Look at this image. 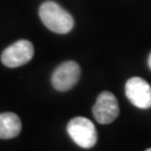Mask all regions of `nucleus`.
I'll return each mask as SVG.
<instances>
[{
    "mask_svg": "<svg viewBox=\"0 0 151 151\" xmlns=\"http://www.w3.org/2000/svg\"><path fill=\"white\" fill-rule=\"evenodd\" d=\"M39 17L44 25L56 34H67L74 27L72 15L54 1H45L40 5Z\"/></svg>",
    "mask_w": 151,
    "mask_h": 151,
    "instance_id": "f257e3e1",
    "label": "nucleus"
},
{
    "mask_svg": "<svg viewBox=\"0 0 151 151\" xmlns=\"http://www.w3.org/2000/svg\"><path fill=\"white\" fill-rule=\"evenodd\" d=\"M67 133L77 146L90 149L96 145L97 132L91 120L84 116H76L67 124Z\"/></svg>",
    "mask_w": 151,
    "mask_h": 151,
    "instance_id": "f03ea898",
    "label": "nucleus"
},
{
    "mask_svg": "<svg viewBox=\"0 0 151 151\" xmlns=\"http://www.w3.org/2000/svg\"><path fill=\"white\" fill-rule=\"evenodd\" d=\"M34 54H35V49L32 44L29 40L20 39L2 52L1 62L7 67L15 68L30 62L34 57Z\"/></svg>",
    "mask_w": 151,
    "mask_h": 151,
    "instance_id": "7ed1b4c3",
    "label": "nucleus"
},
{
    "mask_svg": "<svg viewBox=\"0 0 151 151\" xmlns=\"http://www.w3.org/2000/svg\"><path fill=\"white\" fill-rule=\"evenodd\" d=\"M81 77V67L74 60L62 63L52 75V84L55 90L66 92L78 82Z\"/></svg>",
    "mask_w": 151,
    "mask_h": 151,
    "instance_id": "20e7f679",
    "label": "nucleus"
},
{
    "mask_svg": "<svg viewBox=\"0 0 151 151\" xmlns=\"http://www.w3.org/2000/svg\"><path fill=\"white\" fill-rule=\"evenodd\" d=\"M93 115L99 123L109 124L119 116L120 109L116 97L111 92H102L92 109Z\"/></svg>",
    "mask_w": 151,
    "mask_h": 151,
    "instance_id": "39448f33",
    "label": "nucleus"
},
{
    "mask_svg": "<svg viewBox=\"0 0 151 151\" xmlns=\"http://www.w3.org/2000/svg\"><path fill=\"white\" fill-rule=\"evenodd\" d=\"M125 95L137 108L142 110L151 108V86L141 77H131L127 81Z\"/></svg>",
    "mask_w": 151,
    "mask_h": 151,
    "instance_id": "423d86ee",
    "label": "nucleus"
},
{
    "mask_svg": "<svg viewBox=\"0 0 151 151\" xmlns=\"http://www.w3.org/2000/svg\"><path fill=\"white\" fill-rule=\"evenodd\" d=\"M22 131V121L12 112L0 113V139L16 138Z\"/></svg>",
    "mask_w": 151,
    "mask_h": 151,
    "instance_id": "0eeeda50",
    "label": "nucleus"
},
{
    "mask_svg": "<svg viewBox=\"0 0 151 151\" xmlns=\"http://www.w3.org/2000/svg\"><path fill=\"white\" fill-rule=\"evenodd\" d=\"M148 65H149V67H150L151 70V54L149 55V58H148Z\"/></svg>",
    "mask_w": 151,
    "mask_h": 151,
    "instance_id": "6e6552de",
    "label": "nucleus"
},
{
    "mask_svg": "<svg viewBox=\"0 0 151 151\" xmlns=\"http://www.w3.org/2000/svg\"><path fill=\"white\" fill-rule=\"evenodd\" d=\"M146 151H151V148H149V149H147Z\"/></svg>",
    "mask_w": 151,
    "mask_h": 151,
    "instance_id": "1a4fd4ad",
    "label": "nucleus"
}]
</instances>
